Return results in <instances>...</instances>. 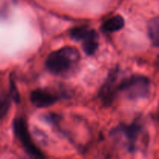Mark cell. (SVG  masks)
<instances>
[{"mask_svg":"<svg viewBox=\"0 0 159 159\" xmlns=\"http://www.w3.org/2000/svg\"><path fill=\"white\" fill-rule=\"evenodd\" d=\"M80 61L79 51L74 47H64L51 52L46 59L47 68L55 75L65 76L72 72Z\"/></svg>","mask_w":159,"mask_h":159,"instance_id":"6da1fadb","label":"cell"},{"mask_svg":"<svg viewBox=\"0 0 159 159\" xmlns=\"http://www.w3.org/2000/svg\"><path fill=\"white\" fill-rule=\"evenodd\" d=\"M152 89L150 79L144 75H133L119 83L118 90L129 99H146L148 97Z\"/></svg>","mask_w":159,"mask_h":159,"instance_id":"7a4b0ae2","label":"cell"},{"mask_svg":"<svg viewBox=\"0 0 159 159\" xmlns=\"http://www.w3.org/2000/svg\"><path fill=\"white\" fill-rule=\"evenodd\" d=\"M13 131L17 139L21 142L25 151L29 155L36 159H43L44 155L33 142L30 134L27 124L23 117L15 118L13 120Z\"/></svg>","mask_w":159,"mask_h":159,"instance_id":"3957f363","label":"cell"},{"mask_svg":"<svg viewBox=\"0 0 159 159\" xmlns=\"http://www.w3.org/2000/svg\"><path fill=\"white\" fill-rule=\"evenodd\" d=\"M118 69L115 68L111 70L102 84L99 93V98L105 107L111 105L116 98L118 90L117 84Z\"/></svg>","mask_w":159,"mask_h":159,"instance_id":"277c9868","label":"cell"},{"mask_svg":"<svg viewBox=\"0 0 159 159\" xmlns=\"http://www.w3.org/2000/svg\"><path fill=\"white\" fill-rule=\"evenodd\" d=\"M30 99L35 107L47 108L57 102L59 99V96L47 89H38L31 93Z\"/></svg>","mask_w":159,"mask_h":159,"instance_id":"5b68a950","label":"cell"},{"mask_svg":"<svg viewBox=\"0 0 159 159\" xmlns=\"http://www.w3.org/2000/svg\"><path fill=\"white\" fill-rule=\"evenodd\" d=\"M141 130L142 127L139 122H133L129 125L120 126L116 129V131L122 133L125 137L129 152H134L136 151L137 142L141 135Z\"/></svg>","mask_w":159,"mask_h":159,"instance_id":"8992f818","label":"cell"},{"mask_svg":"<svg viewBox=\"0 0 159 159\" xmlns=\"http://www.w3.org/2000/svg\"><path fill=\"white\" fill-rule=\"evenodd\" d=\"M82 50L89 56L93 55L99 47V36L94 29H91L82 40Z\"/></svg>","mask_w":159,"mask_h":159,"instance_id":"52a82bcc","label":"cell"},{"mask_svg":"<svg viewBox=\"0 0 159 159\" xmlns=\"http://www.w3.org/2000/svg\"><path fill=\"white\" fill-rule=\"evenodd\" d=\"M124 24H125V22H124V17L120 15H116L102 23L101 29L103 32L111 34V33L117 32L122 30Z\"/></svg>","mask_w":159,"mask_h":159,"instance_id":"ba28073f","label":"cell"},{"mask_svg":"<svg viewBox=\"0 0 159 159\" xmlns=\"http://www.w3.org/2000/svg\"><path fill=\"white\" fill-rule=\"evenodd\" d=\"M148 34L152 44L158 48L159 44V21L158 17H155L148 22Z\"/></svg>","mask_w":159,"mask_h":159,"instance_id":"9c48e42d","label":"cell"},{"mask_svg":"<svg viewBox=\"0 0 159 159\" xmlns=\"http://www.w3.org/2000/svg\"><path fill=\"white\" fill-rule=\"evenodd\" d=\"M90 28L87 26H77L71 29L69 32V36L72 40L76 41H82L85 36L89 34Z\"/></svg>","mask_w":159,"mask_h":159,"instance_id":"30bf717a","label":"cell"},{"mask_svg":"<svg viewBox=\"0 0 159 159\" xmlns=\"http://www.w3.org/2000/svg\"><path fill=\"white\" fill-rule=\"evenodd\" d=\"M10 107V98L6 94L0 95V120L3 119L9 112Z\"/></svg>","mask_w":159,"mask_h":159,"instance_id":"8fae6325","label":"cell"},{"mask_svg":"<svg viewBox=\"0 0 159 159\" xmlns=\"http://www.w3.org/2000/svg\"><path fill=\"white\" fill-rule=\"evenodd\" d=\"M9 96H10L11 99L16 102V103H19L20 101V96L19 93L18 89L16 88L15 82H14L13 79L10 77L9 79Z\"/></svg>","mask_w":159,"mask_h":159,"instance_id":"7c38bea8","label":"cell"}]
</instances>
